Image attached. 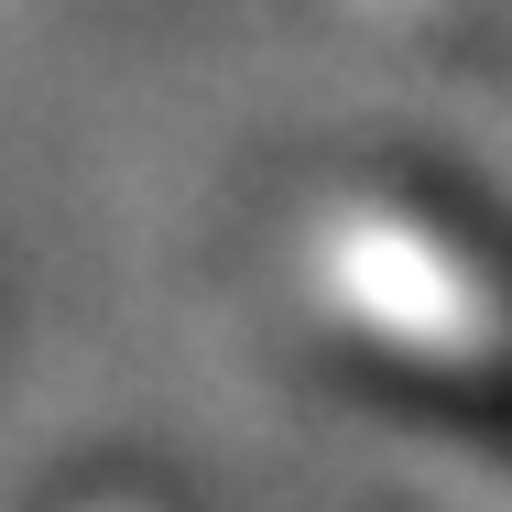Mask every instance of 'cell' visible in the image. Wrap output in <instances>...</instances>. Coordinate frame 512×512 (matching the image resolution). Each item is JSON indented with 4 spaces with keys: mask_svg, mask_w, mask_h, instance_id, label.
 Returning a JSON list of instances; mask_svg holds the SVG:
<instances>
[]
</instances>
